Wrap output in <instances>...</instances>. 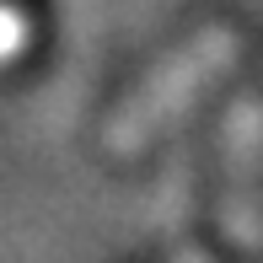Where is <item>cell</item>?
Returning <instances> with one entry per match:
<instances>
[{"label": "cell", "mask_w": 263, "mask_h": 263, "mask_svg": "<svg viewBox=\"0 0 263 263\" xmlns=\"http://www.w3.org/2000/svg\"><path fill=\"white\" fill-rule=\"evenodd\" d=\"M220 231L236 253L263 247V135L258 113L247 107L231 135V166H226V204H220Z\"/></svg>", "instance_id": "obj_1"}, {"label": "cell", "mask_w": 263, "mask_h": 263, "mask_svg": "<svg viewBox=\"0 0 263 263\" xmlns=\"http://www.w3.org/2000/svg\"><path fill=\"white\" fill-rule=\"evenodd\" d=\"M16 49H22V11L0 6V59H11Z\"/></svg>", "instance_id": "obj_2"}, {"label": "cell", "mask_w": 263, "mask_h": 263, "mask_svg": "<svg viewBox=\"0 0 263 263\" xmlns=\"http://www.w3.org/2000/svg\"><path fill=\"white\" fill-rule=\"evenodd\" d=\"M172 263H215V253H204V247H188V253H177Z\"/></svg>", "instance_id": "obj_3"}]
</instances>
